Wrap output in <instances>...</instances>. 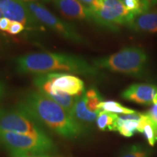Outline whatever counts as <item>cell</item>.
<instances>
[{
	"mask_svg": "<svg viewBox=\"0 0 157 157\" xmlns=\"http://www.w3.org/2000/svg\"><path fill=\"white\" fill-rule=\"evenodd\" d=\"M99 109L100 111H105L113 113H119V114L120 113L121 114H131V113L137 112L134 110L124 106L117 101H103L100 104Z\"/></svg>",
	"mask_w": 157,
	"mask_h": 157,
	"instance_id": "17",
	"label": "cell"
},
{
	"mask_svg": "<svg viewBox=\"0 0 157 157\" xmlns=\"http://www.w3.org/2000/svg\"><path fill=\"white\" fill-rule=\"evenodd\" d=\"M10 23L11 21H10L9 19L6 18L5 17H2V18L0 19V31L7 32L9 29Z\"/></svg>",
	"mask_w": 157,
	"mask_h": 157,
	"instance_id": "22",
	"label": "cell"
},
{
	"mask_svg": "<svg viewBox=\"0 0 157 157\" xmlns=\"http://www.w3.org/2000/svg\"><path fill=\"white\" fill-rule=\"evenodd\" d=\"M150 150L143 145H132L121 151L119 157H149Z\"/></svg>",
	"mask_w": 157,
	"mask_h": 157,
	"instance_id": "18",
	"label": "cell"
},
{
	"mask_svg": "<svg viewBox=\"0 0 157 157\" xmlns=\"http://www.w3.org/2000/svg\"><path fill=\"white\" fill-rule=\"evenodd\" d=\"M147 60L146 53L142 49L126 48L109 56L94 59L93 64L98 68L140 76L146 67Z\"/></svg>",
	"mask_w": 157,
	"mask_h": 157,
	"instance_id": "3",
	"label": "cell"
},
{
	"mask_svg": "<svg viewBox=\"0 0 157 157\" xmlns=\"http://www.w3.org/2000/svg\"><path fill=\"white\" fill-rule=\"evenodd\" d=\"M117 119L116 113L101 111L96 119V124L102 131H117Z\"/></svg>",
	"mask_w": 157,
	"mask_h": 157,
	"instance_id": "15",
	"label": "cell"
},
{
	"mask_svg": "<svg viewBox=\"0 0 157 157\" xmlns=\"http://www.w3.org/2000/svg\"><path fill=\"white\" fill-rule=\"evenodd\" d=\"M25 157H58L56 155H43V156H25Z\"/></svg>",
	"mask_w": 157,
	"mask_h": 157,
	"instance_id": "25",
	"label": "cell"
},
{
	"mask_svg": "<svg viewBox=\"0 0 157 157\" xmlns=\"http://www.w3.org/2000/svg\"><path fill=\"white\" fill-rule=\"evenodd\" d=\"M17 106L39 124L66 140H74L87 135L64 108L39 91L27 92Z\"/></svg>",
	"mask_w": 157,
	"mask_h": 157,
	"instance_id": "1",
	"label": "cell"
},
{
	"mask_svg": "<svg viewBox=\"0 0 157 157\" xmlns=\"http://www.w3.org/2000/svg\"><path fill=\"white\" fill-rule=\"evenodd\" d=\"M80 2H82L84 5H85L87 8L90 10V11L93 10L94 0H78Z\"/></svg>",
	"mask_w": 157,
	"mask_h": 157,
	"instance_id": "24",
	"label": "cell"
},
{
	"mask_svg": "<svg viewBox=\"0 0 157 157\" xmlns=\"http://www.w3.org/2000/svg\"><path fill=\"white\" fill-rule=\"evenodd\" d=\"M15 70L20 74H44L58 71L87 76H99V70L81 56L58 52H32L17 57Z\"/></svg>",
	"mask_w": 157,
	"mask_h": 157,
	"instance_id": "2",
	"label": "cell"
},
{
	"mask_svg": "<svg viewBox=\"0 0 157 157\" xmlns=\"http://www.w3.org/2000/svg\"><path fill=\"white\" fill-rule=\"evenodd\" d=\"M121 98L142 105H152L157 98V87L151 84H133L124 90Z\"/></svg>",
	"mask_w": 157,
	"mask_h": 157,
	"instance_id": "9",
	"label": "cell"
},
{
	"mask_svg": "<svg viewBox=\"0 0 157 157\" xmlns=\"http://www.w3.org/2000/svg\"><path fill=\"white\" fill-rule=\"evenodd\" d=\"M98 113H99L92 112L87 109L84 93L76 97L71 117L84 129L87 134L90 131L93 124L96 121Z\"/></svg>",
	"mask_w": 157,
	"mask_h": 157,
	"instance_id": "12",
	"label": "cell"
},
{
	"mask_svg": "<svg viewBox=\"0 0 157 157\" xmlns=\"http://www.w3.org/2000/svg\"><path fill=\"white\" fill-rule=\"evenodd\" d=\"M130 15L121 0H103L101 8L91 11L90 20L115 30L121 25H127Z\"/></svg>",
	"mask_w": 157,
	"mask_h": 157,
	"instance_id": "7",
	"label": "cell"
},
{
	"mask_svg": "<svg viewBox=\"0 0 157 157\" xmlns=\"http://www.w3.org/2000/svg\"><path fill=\"white\" fill-rule=\"evenodd\" d=\"M63 16L70 19L90 20L91 11L78 0H52Z\"/></svg>",
	"mask_w": 157,
	"mask_h": 157,
	"instance_id": "11",
	"label": "cell"
},
{
	"mask_svg": "<svg viewBox=\"0 0 157 157\" xmlns=\"http://www.w3.org/2000/svg\"><path fill=\"white\" fill-rule=\"evenodd\" d=\"M127 25L133 30L140 32H157V9L131 14Z\"/></svg>",
	"mask_w": 157,
	"mask_h": 157,
	"instance_id": "10",
	"label": "cell"
},
{
	"mask_svg": "<svg viewBox=\"0 0 157 157\" xmlns=\"http://www.w3.org/2000/svg\"><path fill=\"white\" fill-rule=\"evenodd\" d=\"M137 132L143 133L145 135L150 146H154L157 142V127L146 113H142L141 115Z\"/></svg>",
	"mask_w": 157,
	"mask_h": 157,
	"instance_id": "14",
	"label": "cell"
},
{
	"mask_svg": "<svg viewBox=\"0 0 157 157\" xmlns=\"http://www.w3.org/2000/svg\"><path fill=\"white\" fill-rule=\"evenodd\" d=\"M27 7L39 23L52 29L63 38L77 44L85 42L74 25L66 22L52 14L42 4L36 1H25Z\"/></svg>",
	"mask_w": 157,
	"mask_h": 157,
	"instance_id": "6",
	"label": "cell"
},
{
	"mask_svg": "<svg viewBox=\"0 0 157 157\" xmlns=\"http://www.w3.org/2000/svg\"><path fill=\"white\" fill-rule=\"evenodd\" d=\"M146 114L148 116L151 120L157 127V98L155 99V101H154L150 109H149L148 112L146 113Z\"/></svg>",
	"mask_w": 157,
	"mask_h": 157,
	"instance_id": "21",
	"label": "cell"
},
{
	"mask_svg": "<svg viewBox=\"0 0 157 157\" xmlns=\"http://www.w3.org/2000/svg\"><path fill=\"white\" fill-rule=\"evenodd\" d=\"M84 94L87 109L92 112L99 113L101 111L99 109L100 104L103 101L99 92L95 88L92 87L84 91Z\"/></svg>",
	"mask_w": 157,
	"mask_h": 157,
	"instance_id": "16",
	"label": "cell"
},
{
	"mask_svg": "<svg viewBox=\"0 0 157 157\" xmlns=\"http://www.w3.org/2000/svg\"><path fill=\"white\" fill-rule=\"evenodd\" d=\"M25 29V27L21 23L16 22V21H11L7 32L11 35H17L22 32L23 31H24Z\"/></svg>",
	"mask_w": 157,
	"mask_h": 157,
	"instance_id": "20",
	"label": "cell"
},
{
	"mask_svg": "<svg viewBox=\"0 0 157 157\" xmlns=\"http://www.w3.org/2000/svg\"><path fill=\"white\" fill-rule=\"evenodd\" d=\"M0 142L10 157L56 155L58 152L53 140H43L15 132L0 131Z\"/></svg>",
	"mask_w": 157,
	"mask_h": 157,
	"instance_id": "4",
	"label": "cell"
},
{
	"mask_svg": "<svg viewBox=\"0 0 157 157\" xmlns=\"http://www.w3.org/2000/svg\"><path fill=\"white\" fill-rule=\"evenodd\" d=\"M0 131L11 132L52 140L45 129L18 106L0 107Z\"/></svg>",
	"mask_w": 157,
	"mask_h": 157,
	"instance_id": "5",
	"label": "cell"
},
{
	"mask_svg": "<svg viewBox=\"0 0 157 157\" xmlns=\"http://www.w3.org/2000/svg\"><path fill=\"white\" fill-rule=\"evenodd\" d=\"M6 86L2 80L0 78V102H1L5 98L6 95Z\"/></svg>",
	"mask_w": 157,
	"mask_h": 157,
	"instance_id": "23",
	"label": "cell"
},
{
	"mask_svg": "<svg viewBox=\"0 0 157 157\" xmlns=\"http://www.w3.org/2000/svg\"><path fill=\"white\" fill-rule=\"evenodd\" d=\"M0 10L6 18L21 23L25 28H40L41 25L29 10L24 0H0Z\"/></svg>",
	"mask_w": 157,
	"mask_h": 157,
	"instance_id": "8",
	"label": "cell"
},
{
	"mask_svg": "<svg viewBox=\"0 0 157 157\" xmlns=\"http://www.w3.org/2000/svg\"><path fill=\"white\" fill-rule=\"evenodd\" d=\"M142 113L135 112L131 114L118 116L117 131L124 137H131L137 131Z\"/></svg>",
	"mask_w": 157,
	"mask_h": 157,
	"instance_id": "13",
	"label": "cell"
},
{
	"mask_svg": "<svg viewBox=\"0 0 157 157\" xmlns=\"http://www.w3.org/2000/svg\"><path fill=\"white\" fill-rule=\"evenodd\" d=\"M126 9L132 15L141 13L140 3L139 0H121Z\"/></svg>",
	"mask_w": 157,
	"mask_h": 157,
	"instance_id": "19",
	"label": "cell"
}]
</instances>
